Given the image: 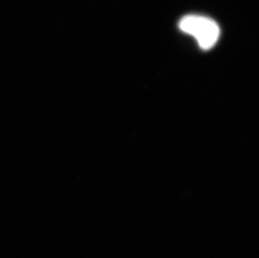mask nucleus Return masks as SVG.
Masks as SVG:
<instances>
[{"instance_id":"1","label":"nucleus","mask_w":259,"mask_h":258,"mask_svg":"<svg viewBox=\"0 0 259 258\" xmlns=\"http://www.w3.org/2000/svg\"><path fill=\"white\" fill-rule=\"evenodd\" d=\"M181 31L196 38L199 46L204 50L212 48L220 36V28L209 18L201 15H186L179 24Z\"/></svg>"}]
</instances>
